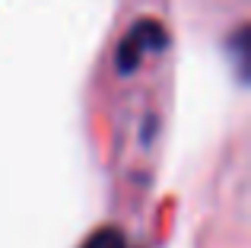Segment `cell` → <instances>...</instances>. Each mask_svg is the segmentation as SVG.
<instances>
[{"mask_svg": "<svg viewBox=\"0 0 251 248\" xmlns=\"http://www.w3.org/2000/svg\"><path fill=\"white\" fill-rule=\"evenodd\" d=\"M166 45H169L166 29H162L156 19H140V23L130 25L124 42L118 45V70H121V74H134L143 57L153 54V51H162Z\"/></svg>", "mask_w": 251, "mask_h": 248, "instance_id": "1", "label": "cell"}, {"mask_svg": "<svg viewBox=\"0 0 251 248\" xmlns=\"http://www.w3.org/2000/svg\"><path fill=\"white\" fill-rule=\"evenodd\" d=\"M80 248H127V239H124V232L115 229V226H102V229H96Z\"/></svg>", "mask_w": 251, "mask_h": 248, "instance_id": "2", "label": "cell"}]
</instances>
